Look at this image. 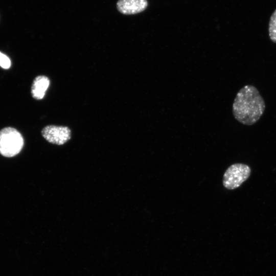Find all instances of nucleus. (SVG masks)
Returning <instances> with one entry per match:
<instances>
[{"mask_svg":"<svg viewBox=\"0 0 276 276\" xmlns=\"http://www.w3.org/2000/svg\"><path fill=\"white\" fill-rule=\"evenodd\" d=\"M265 109L264 100L258 89L246 85L237 93L233 103L234 118L245 125H252L261 118Z\"/></svg>","mask_w":276,"mask_h":276,"instance_id":"nucleus-1","label":"nucleus"},{"mask_svg":"<svg viewBox=\"0 0 276 276\" xmlns=\"http://www.w3.org/2000/svg\"><path fill=\"white\" fill-rule=\"evenodd\" d=\"M24 144L23 137L15 128L7 127L0 130V154L6 157L17 155Z\"/></svg>","mask_w":276,"mask_h":276,"instance_id":"nucleus-2","label":"nucleus"},{"mask_svg":"<svg viewBox=\"0 0 276 276\" xmlns=\"http://www.w3.org/2000/svg\"><path fill=\"white\" fill-rule=\"evenodd\" d=\"M250 174L251 169L249 166L242 163L234 164L225 171L223 185L228 190L237 189L249 178Z\"/></svg>","mask_w":276,"mask_h":276,"instance_id":"nucleus-3","label":"nucleus"},{"mask_svg":"<svg viewBox=\"0 0 276 276\" xmlns=\"http://www.w3.org/2000/svg\"><path fill=\"white\" fill-rule=\"evenodd\" d=\"M41 134L47 141L58 145L64 144L71 137V130L66 126L48 125L42 129Z\"/></svg>","mask_w":276,"mask_h":276,"instance_id":"nucleus-4","label":"nucleus"},{"mask_svg":"<svg viewBox=\"0 0 276 276\" xmlns=\"http://www.w3.org/2000/svg\"><path fill=\"white\" fill-rule=\"evenodd\" d=\"M148 6L147 0H119L117 3L118 11L125 15L139 13Z\"/></svg>","mask_w":276,"mask_h":276,"instance_id":"nucleus-5","label":"nucleus"},{"mask_svg":"<svg viewBox=\"0 0 276 276\" xmlns=\"http://www.w3.org/2000/svg\"><path fill=\"white\" fill-rule=\"evenodd\" d=\"M50 85L49 79L45 76H38L34 80L31 87L32 97L36 100H41L45 96Z\"/></svg>","mask_w":276,"mask_h":276,"instance_id":"nucleus-6","label":"nucleus"},{"mask_svg":"<svg viewBox=\"0 0 276 276\" xmlns=\"http://www.w3.org/2000/svg\"><path fill=\"white\" fill-rule=\"evenodd\" d=\"M268 31L270 40L273 42L276 43V9L270 16Z\"/></svg>","mask_w":276,"mask_h":276,"instance_id":"nucleus-7","label":"nucleus"},{"mask_svg":"<svg viewBox=\"0 0 276 276\" xmlns=\"http://www.w3.org/2000/svg\"><path fill=\"white\" fill-rule=\"evenodd\" d=\"M11 65L10 59L5 54L0 52V66L4 69H9Z\"/></svg>","mask_w":276,"mask_h":276,"instance_id":"nucleus-8","label":"nucleus"}]
</instances>
